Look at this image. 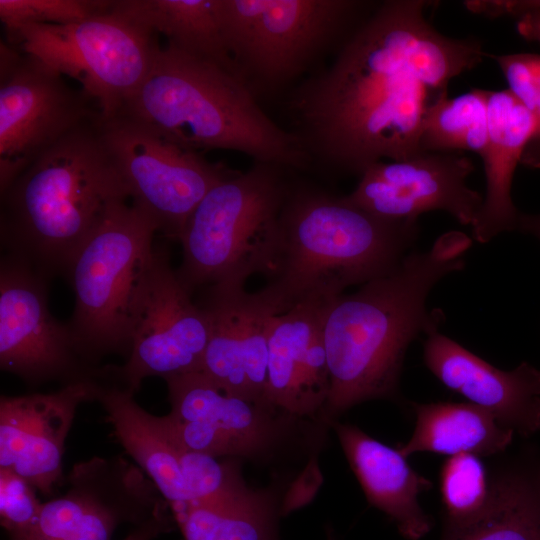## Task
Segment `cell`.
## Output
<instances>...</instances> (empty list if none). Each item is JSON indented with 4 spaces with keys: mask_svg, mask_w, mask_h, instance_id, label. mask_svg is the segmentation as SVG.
Instances as JSON below:
<instances>
[{
    "mask_svg": "<svg viewBox=\"0 0 540 540\" xmlns=\"http://www.w3.org/2000/svg\"><path fill=\"white\" fill-rule=\"evenodd\" d=\"M473 170V162L460 152L421 151L371 165L346 198L387 220L417 221L423 213L441 210L472 226L484 200L466 183Z\"/></svg>",
    "mask_w": 540,
    "mask_h": 540,
    "instance_id": "15",
    "label": "cell"
},
{
    "mask_svg": "<svg viewBox=\"0 0 540 540\" xmlns=\"http://www.w3.org/2000/svg\"><path fill=\"white\" fill-rule=\"evenodd\" d=\"M116 115L198 153L232 150L283 169L312 163L297 135L269 118L242 79L168 44Z\"/></svg>",
    "mask_w": 540,
    "mask_h": 540,
    "instance_id": "4",
    "label": "cell"
},
{
    "mask_svg": "<svg viewBox=\"0 0 540 540\" xmlns=\"http://www.w3.org/2000/svg\"><path fill=\"white\" fill-rule=\"evenodd\" d=\"M8 43L70 77L114 117L148 75L161 47L159 36L114 1L84 20L63 25H27L6 32Z\"/></svg>",
    "mask_w": 540,
    "mask_h": 540,
    "instance_id": "9",
    "label": "cell"
},
{
    "mask_svg": "<svg viewBox=\"0 0 540 540\" xmlns=\"http://www.w3.org/2000/svg\"><path fill=\"white\" fill-rule=\"evenodd\" d=\"M367 6L356 0H213L238 75L255 96L281 88L348 37Z\"/></svg>",
    "mask_w": 540,
    "mask_h": 540,
    "instance_id": "8",
    "label": "cell"
},
{
    "mask_svg": "<svg viewBox=\"0 0 540 540\" xmlns=\"http://www.w3.org/2000/svg\"><path fill=\"white\" fill-rule=\"evenodd\" d=\"M163 501L136 464L94 456L75 463L65 492L43 502L35 523L10 540H112L117 527L143 522Z\"/></svg>",
    "mask_w": 540,
    "mask_h": 540,
    "instance_id": "14",
    "label": "cell"
},
{
    "mask_svg": "<svg viewBox=\"0 0 540 540\" xmlns=\"http://www.w3.org/2000/svg\"><path fill=\"white\" fill-rule=\"evenodd\" d=\"M424 0H389L361 21L333 64L303 83L290 101L311 162L359 174L419 152L426 108L451 79L487 56L474 39L438 32Z\"/></svg>",
    "mask_w": 540,
    "mask_h": 540,
    "instance_id": "1",
    "label": "cell"
},
{
    "mask_svg": "<svg viewBox=\"0 0 540 540\" xmlns=\"http://www.w3.org/2000/svg\"><path fill=\"white\" fill-rule=\"evenodd\" d=\"M534 115L508 90H488V141L483 155L486 194L472 225L473 237L487 243L517 229L519 212L511 195L515 169L528 142L536 137Z\"/></svg>",
    "mask_w": 540,
    "mask_h": 540,
    "instance_id": "23",
    "label": "cell"
},
{
    "mask_svg": "<svg viewBox=\"0 0 540 540\" xmlns=\"http://www.w3.org/2000/svg\"><path fill=\"white\" fill-rule=\"evenodd\" d=\"M426 367L449 390L529 437L540 431V370L524 361L500 370L451 338L435 332L423 347Z\"/></svg>",
    "mask_w": 540,
    "mask_h": 540,
    "instance_id": "19",
    "label": "cell"
},
{
    "mask_svg": "<svg viewBox=\"0 0 540 540\" xmlns=\"http://www.w3.org/2000/svg\"><path fill=\"white\" fill-rule=\"evenodd\" d=\"M281 167L255 163L211 188L188 218L177 274L193 293L214 284L245 287L267 276L279 242L280 215L291 184Z\"/></svg>",
    "mask_w": 540,
    "mask_h": 540,
    "instance_id": "6",
    "label": "cell"
},
{
    "mask_svg": "<svg viewBox=\"0 0 540 540\" xmlns=\"http://www.w3.org/2000/svg\"><path fill=\"white\" fill-rule=\"evenodd\" d=\"M418 231L417 221L387 220L346 196L291 186L264 290L284 312L301 303L329 301L350 286L390 273Z\"/></svg>",
    "mask_w": 540,
    "mask_h": 540,
    "instance_id": "5",
    "label": "cell"
},
{
    "mask_svg": "<svg viewBox=\"0 0 540 540\" xmlns=\"http://www.w3.org/2000/svg\"><path fill=\"white\" fill-rule=\"evenodd\" d=\"M534 117L537 122L536 137H540V55L537 54L536 105Z\"/></svg>",
    "mask_w": 540,
    "mask_h": 540,
    "instance_id": "36",
    "label": "cell"
},
{
    "mask_svg": "<svg viewBox=\"0 0 540 540\" xmlns=\"http://www.w3.org/2000/svg\"><path fill=\"white\" fill-rule=\"evenodd\" d=\"M501 68L508 91L533 115L536 105L537 54L489 55Z\"/></svg>",
    "mask_w": 540,
    "mask_h": 540,
    "instance_id": "32",
    "label": "cell"
},
{
    "mask_svg": "<svg viewBox=\"0 0 540 540\" xmlns=\"http://www.w3.org/2000/svg\"><path fill=\"white\" fill-rule=\"evenodd\" d=\"M327 539L328 540H337L336 537L334 536V533H333L332 529L327 530Z\"/></svg>",
    "mask_w": 540,
    "mask_h": 540,
    "instance_id": "37",
    "label": "cell"
},
{
    "mask_svg": "<svg viewBox=\"0 0 540 540\" xmlns=\"http://www.w3.org/2000/svg\"><path fill=\"white\" fill-rule=\"evenodd\" d=\"M209 338L206 311L170 264L168 250L154 247L134 308L130 352L114 379L139 391L144 379L199 371Z\"/></svg>",
    "mask_w": 540,
    "mask_h": 540,
    "instance_id": "12",
    "label": "cell"
},
{
    "mask_svg": "<svg viewBox=\"0 0 540 540\" xmlns=\"http://www.w3.org/2000/svg\"><path fill=\"white\" fill-rule=\"evenodd\" d=\"M0 57V193L41 154L101 115L65 76L9 43Z\"/></svg>",
    "mask_w": 540,
    "mask_h": 540,
    "instance_id": "11",
    "label": "cell"
},
{
    "mask_svg": "<svg viewBox=\"0 0 540 540\" xmlns=\"http://www.w3.org/2000/svg\"><path fill=\"white\" fill-rule=\"evenodd\" d=\"M494 479V499L486 515L442 540H540V467H514Z\"/></svg>",
    "mask_w": 540,
    "mask_h": 540,
    "instance_id": "27",
    "label": "cell"
},
{
    "mask_svg": "<svg viewBox=\"0 0 540 540\" xmlns=\"http://www.w3.org/2000/svg\"><path fill=\"white\" fill-rule=\"evenodd\" d=\"M207 313L209 338L199 372L224 390L266 400L268 336L283 312L264 290L214 284L198 303Z\"/></svg>",
    "mask_w": 540,
    "mask_h": 540,
    "instance_id": "16",
    "label": "cell"
},
{
    "mask_svg": "<svg viewBox=\"0 0 540 540\" xmlns=\"http://www.w3.org/2000/svg\"><path fill=\"white\" fill-rule=\"evenodd\" d=\"M157 232L154 220L131 200L118 202L68 267L65 277L75 296L68 326L93 367L108 354L129 355L136 298Z\"/></svg>",
    "mask_w": 540,
    "mask_h": 540,
    "instance_id": "7",
    "label": "cell"
},
{
    "mask_svg": "<svg viewBox=\"0 0 540 540\" xmlns=\"http://www.w3.org/2000/svg\"><path fill=\"white\" fill-rule=\"evenodd\" d=\"M471 238L449 231L424 252H409L390 273L325 303L323 338L330 377L325 420L371 399L395 398L405 353L445 320L427 297L443 277L464 268Z\"/></svg>",
    "mask_w": 540,
    "mask_h": 540,
    "instance_id": "2",
    "label": "cell"
},
{
    "mask_svg": "<svg viewBox=\"0 0 540 540\" xmlns=\"http://www.w3.org/2000/svg\"><path fill=\"white\" fill-rule=\"evenodd\" d=\"M344 454L370 505L385 513L408 540H419L432 529L420 506V493L432 482L417 473L399 451L369 436L357 426L332 423Z\"/></svg>",
    "mask_w": 540,
    "mask_h": 540,
    "instance_id": "21",
    "label": "cell"
},
{
    "mask_svg": "<svg viewBox=\"0 0 540 540\" xmlns=\"http://www.w3.org/2000/svg\"><path fill=\"white\" fill-rule=\"evenodd\" d=\"M103 135L133 204L166 238L179 241L207 192L235 171L207 161L131 118L103 119Z\"/></svg>",
    "mask_w": 540,
    "mask_h": 540,
    "instance_id": "10",
    "label": "cell"
},
{
    "mask_svg": "<svg viewBox=\"0 0 540 540\" xmlns=\"http://www.w3.org/2000/svg\"><path fill=\"white\" fill-rule=\"evenodd\" d=\"M413 409V434L398 448L406 458L418 452L491 456L505 451L513 439L512 430L469 402L413 403Z\"/></svg>",
    "mask_w": 540,
    "mask_h": 540,
    "instance_id": "24",
    "label": "cell"
},
{
    "mask_svg": "<svg viewBox=\"0 0 540 540\" xmlns=\"http://www.w3.org/2000/svg\"><path fill=\"white\" fill-rule=\"evenodd\" d=\"M439 489L444 532L449 536L482 519L494 499V479L481 458L462 453L448 457L440 469Z\"/></svg>",
    "mask_w": 540,
    "mask_h": 540,
    "instance_id": "29",
    "label": "cell"
},
{
    "mask_svg": "<svg viewBox=\"0 0 540 540\" xmlns=\"http://www.w3.org/2000/svg\"><path fill=\"white\" fill-rule=\"evenodd\" d=\"M278 500L249 487L222 500L191 503L173 512L184 540H279Z\"/></svg>",
    "mask_w": 540,
    "mask_h": 540,
    "instance_id": "26",
    "label": "cell"
},
{
    "mask_svg": "<svg viewBox=\"0 0 540 540\" xmlns=\"http://www.w3.org/2000/svg\"><path fill=\"white\" fill-rule=\"evenodd\" d=\"M488 141V90L435 97L426 108L419 146L425 152L471 151L483 155Z\"/></svg>",
    "mask_w": 540,
    "mask_h": 540,
    "instance_id": "28",
    "label": "cell"
},
{
    "mask_svg": "<svg viewBox=\"0 0 540 540\" xmlns=\"http://www.w3.org/2000/svg\"><path fill=\"white\" fill-rule=\"evenodd\" d=\"M326 302L301 303L273 318L265 391L266 401L279 409L324 424L330 393L323 338Z\"/></svg>",
    "mask_w": 540,
    "mask_h": 540,
    "instance_id": "18",
    "label": "cell"
},
{
    "mask_svg": "<svg viewBox=\"0 0 540 540\" xmlns=\"http://www.w3.org/2000/svg\"><path fill=\"white\" fill-rule=\"evenodd\" d=\"M517 229L540 240V214H519Z\"/></svg>",
    "mask_w": 540,
    "mask_h": 540,
    "instance_id": "35",
    "label": "cell"
},
{
    "mask_svg": "<svg viewBox=\"0 0 540 540\" xmlns=\"http://www.w3.org/2000/svg\"><path fill=\"white\" fill-rule=\"evenodd\" d=\"M464 6L492 18L514 16L518 32L528 40L540 42V1H465Z\"/></svg>",
    "mask_w": 540,
    "mask_h": 540,
    "instance_id": "33",
    "label": "cell"
},
{
    "mask_svg": "<svg viewBox=\"0 0 540 540\" xmlns=\"http://www.w3.org/2000/svg\"><path fill=\"white\" fill-rule=\"evenodd\" d=\"M114 3L156 35L164 36L166 44L239 77L221 34L213 0H116Z\"/></svg>",
    "mask_w": 540,
    "mask_h": 540,
    "instance_id": "25",
    "label": "cell"
},
{
    "mask_svg": "<svg viewBox=\"0 0 540 540\" xmlns=\"http://www.w3.org/2000/svg\"><path fill=\"white\" fill-rule=\"evenodd\" d=\"M134 396L109 370L99 378L96 402L105 410L115 438L154 483L172 512L178 511L191 502L179 464L180 444L163 417L146 411Z\"/></svg>",
    "mask_w": 540,
    "mask_h": 540,
    "instance_id": "22",
    "label": "cell"
},
{
    "mask_svg": "<svg viewBox=\"0 0 540 540\" xmlns=\"http://www.w3.org/2000/svg\"><path fill=\"white\" fill-rule=\"evenodd\" d=\"M99 378L49 393L0 398V467L51 496L63 479L65 442L79 406L96 402Z\"/></svg>",
    "mask_w": 540,
    "mask_h": 540,
    "instance_id": "17",
    "label": "cell"
},
{
    "mask_svg": "<svg viewBox=\"0 0 540 540\" xmlns=\"http://www.w3.org/2000/svg\"><path fill=\"white\" fill-rule=\"evenodd\" d=\"M99 116L41 154L1 193V241L47 279L75 254L116 203L130 200Z\"/></svg>",
    "mask_w": 540,
    "mask_h": 540,
    "instance_id": "3",
    "label": "cell"
},
{
    "mask_svg": "<svg viewBox=\"0 0 540 540\" xmlns=\"http://www.w3.org/2000/svg\"><path fill=\"white\" fill-rule=\"evenodd\" d=\"M102 0H0L5 31L27 25H63L89 18L107 7Z\"/></svg>",
    "mask_w": 540,
    "mask_h": 540,
    "instance_id": "30",
    "label": "cell"
},
{
    "mask_svg": "<svg viewBox=\"0 0 540 540\" xmlns=\"http://www.w3.org/2000/svg\"><path fill=\"white\" fill-rule=\"evenodd\" d=\"M47 278L6 255L0 267V367L29 386H62L97 378L100 367L81 356L68 325L50 312Z\"/></svg>",
    "mask_w": 540,
    "mask_h": 540,
    "instance_id": "13",
    "label": "cell"
},
{
    "mask_svg": "<svg viewBox=\"0 0 540 540\" xmlns=\"http://www.w3.org/2000/svg\"><path fill=\"white\" fill-rule=\"evenodd\" d=\"M176 522L167 501H163L155 512L135 528L122 540H155L160 535L170 532Z\"/></svg>",
    "mask_w": 540,
    "mask_h": 540,
    "instance_id": "34",
    "label": "cell"
},
{
    "mask_svg": "<svg viewBox=\"0 0 540 540\" xmlns=\"http://www.w3.org/2000/svg\"><path fill=\"white\" fill-rule=\"evenodd\" d=\"M36 492L24 478L0 467V521L10 539L35 523L43 504Z\"/></svg>",
    "mask_w": 540,
    "mask_h": 540,
    "instance_id": "31",
    "label": "cell"
},
{
    "mask_svg": "<svg viewBox=\"0 0 540 540\" xmlns=\"http://www.w3.org/2000/svg\"><path fill=\"white\" fill-rule=\"evenodd\" d=\"M165 381L171 417L218 427L252 445L261 460L276 455L303 423L315 422L295 417L266 400L224 390L199 371Z\"/></svg>",
    "mask_w": 540,
    "mask_h": 540,
    "instance_id": "20",
    "label": "cell"
}]
</instances>
